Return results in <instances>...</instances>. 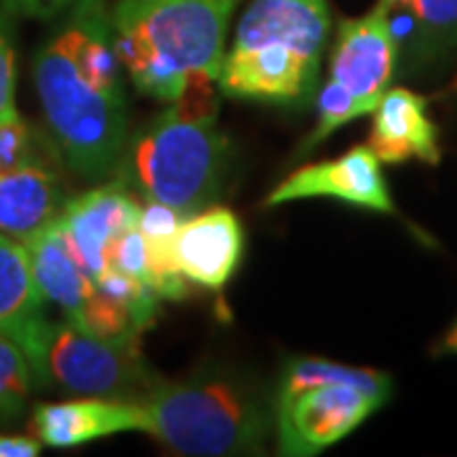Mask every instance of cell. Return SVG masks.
<instances>
[{
  "label": "cell",
  "mask_w": 457,
  "mask_h": 457,
  "mask_svg": "<svg viewBox=\"0 0 457 457\" xmlns=\"http://www.w3.org/2000/svg\"><path fill=\"white\" fill-rule=\"evenodd\" d=\"M117 173L120 183L135 186L147 201L188 219L221 196L228 140L216 125V112L170 102L128 140Z\"/></svg>",
  "instance_id": "cell-5"
},
{
  "label": "cell",
  "mask_w": 457,
  "mask_h": 457,
  "mask_svg": "<svg viewBox=\"0 0 457 457\" xmlns=\"http://www.w3.org/2000/svg\"><path fill=\"white\" fill-rule=\"evenodd\" d=\"M411 59L432 62L457 46V0H411Z\"/></svg>",
  "instance_id": "cell-19"
},
{
  "label": "cell",
  "mask_w": 457,
  "mask_h": 457,
  "mask_svg": "<svg viewBox=\"0 0 457 457\" xmlns=\"http://www.w3.org/2000/svg\"><path fill=\"white\" fill-rule=\"evenodd\" d=\"M23 245L29 249L33 278H36V285L44 295V300L54 303L64 312L69 323H77V318L82 315L84 305L89 303L97 285L69 252L59 224L51 221L49 227L33 234Z\"/></svg>",
  "instance_id": "cell-16"
},
{
  "label": "cell",
  "mask_w": 457,
  "mask_h": 457,
  "mask_svg": "<svg viewBox=\"0 0 457 457\" xmlns=\"http://www.w3.org/2000/svg\"><path fill=\"white\" fill-rule=\"evenodd\" d=\"M132 399L143 411V432L179 455H260L275 425V409L257 386L219 371L155 378Z\"/></svg>",
  "instance_id": "cell-4"
},
{
  "label": "cell",
  "mask_w": 457,
  "mask_h": 457,
  "mask_svg": "<svg viewBox=\"0 0 457 457\" xmlns=\"http://www.w3.org/2000/svg\"><path fill=\"white\" fill-rule=\"evenodd\" d=\"M341 198L351 206L394 213L392 196L381 173V161L369 145L353 147L338 161L297 168L267 196L264 206H282L300 198Z\"/></svg>",
  "instance_id": "cell-9"
},
{
  "label": "cell",
  "mask_w": 457,
  "mask_h": 457,
  "mask_svg": "<svg viewBox=\"0 0 457 457\" xmlns=\"http://www.w3.org/2000/svg\"><path fill=\"white\" fill-rule=\"evenodd\" d=\"M33 161V137L23 120L0 122V173Z\"/></svg>",
  "instance_id": "cell-23"
},
{
  "label": "cell",
  "mask_w": 457,
  "mask_h": 457,
  "mask_svg": "<svg viewBox=\"0 0 457 457\" xmlns=\"http://www.w3.org/2000/svg\"><path fill=\"white\" fill-rule=\"evenodd\" d=\"M396 51L392 5L381 0L366 16L348 18L338 26L328 82L343 87L363 114L374 112L392 82Z\"/></svg>",
  "instance_id": "cell-8"
},
{
  "label": "cell",
  "mask_w": 457,
  "mask_h": 457,
  "mask_svg": "<svg viewBox=\"0 0 457 457\" xmlns=\"http://www.w3.org/2000/svg\"><path fill=\"white\" fill-rule=\"evenodd\" d=\"M16 107V44L11 26L0 13V122H18Z\"/></svg>",
  "instance_id": "cell-22"
},
{
  "label": "cell",
  "mask_w": 457,
  "mask_h": 457,
  "mask_svg": "<svg viewBox=\"0 0 457 457\" xmlns=\"http://www.w3.org/2000/svg\"><path fill=\"white\" fill-rule=\"evenodd\" d=\"M33 84L62 161L87 180L112 176L128 145V102L104 0L69 8L33 56Z\"/></svg>",
  "instance_id": "cell-1"
},
{
  "label": "cell",
  "mask_w": 457,
  "mask_h": 457,
  "mask_svg": "<svg viewBox=\"0 0 457 457\" xmlns=\"http://www.w3.org/2000/svg\"><path fill=\"white\" fill-rule=\"evenodd\" d=\"M384 402L353 384H320L275 402L282 455L308 457L351 435Z\"/></svg>",
  "instance_id": "cell-7"
},
{
  "label": "cell",
  "mask_w": 457,
  "mask_h": 457,
  "mask_svg": "<svg viewBox=\"0 0 457 457\" xmlns=\"http://www.w3.org/2000/svg\"><path fill=\"white\" fill-rule=\"evenodd\" d=\"M442 351H445V353H457V320L455 326L447 330V336H445V341H442Z\"/></svg>",
  "instance_id": "cell-26"
},
{
  "label": "cell",
  "mask_w": 457,
  "mask_h": 457,
  "mask_svg": "<svg viewBox=\"0 0 457 457\" xmlns=\"http://www.w3.org/2000/svg\"><path fill=\"white\" fill-rule=\"evenodd\" d=\"M183 219L186 216L155 201H147L145 209H140L137 227L145 239L147 285L158 293L161 300H183L188 295L186 275L180 272L173 246Z\"/></svg>",
  "instance_id": "cell-17"
},
{
  "label": "cell",
  "mask_w": 457,
  "mask_h": 457,
  "mask_svg": "<svg viewBox=\"0 0 457 457\" xmlns=\"http://www.w3.org/2000/svg\"><path fill=\"white\" fill-rule=\"evenodd\" d=\"M173 246L186 279L219 293L237 272L245 252L242 221L228 209L194 213L183 219Z\"/></svg>",
  "instance_id": "cell-12"
},
{
  "label": "cell",
  "mask_w": 457,
  "mask_h": 457,
  "mask_svg": "<svg viewBox=\"0 0 457 457\" xmlns=\"http://www.w3.org/2000/svg\"><path fill=\"white\" fill-rule=\"evenodd\" d=\"M239 0H120L114 49L137 92L176 102L188 82H216Z\"/></svg>",
  "instance_id": "cell-2"
},
{
  "label": "cell",
  "mask_w": 457,
  "mask_h": 457,
  "mask_svg": "<svg viewBox=\"0 0 457 457\" xmlns=\"http://www.w3.org/2000/svg\"><path fill=\"white\" fill-rule=\"evenodd\" d=\"M320 384H353L363 392L378 396L381 402L392 396V378L381 371L356 369V366H345V363L328 359H293L287 361L285 371L279 376L275 402L312 389V386H320Z\"/></svg>",
  "instance_id": "cell-18"
},
{
  "label": "cell",
  "mask_w": 457,
  "mask_h": 457,
  "mask_svg": "<svg viewBox=\"0 0 457 457\" xmlns=\"http://www.w3.org/2000/svg\"><path fill=\"white\" fill-rule=\"evenodd\" d=\"M328 33V0H252L221 62V95L264 104L311 102Z\"/></svg>",
  "instance_id": "cell-3"
},
{
  "label": "cell",
  "mask_w": 457,
  "mask_h": 457,
  "mask_svg": "<svg viewBox=\"0 0 457 457\" xmlns=\"http://www.w3.org/2000/svg\"><path fill=\"white\" fill-rule=\"evenodd\" d=\"M140 204L128 194L125 183H107L82 196L69 198L56 224L69 252L84 272L97 282L107 270V249L114 239L137 224Z\"/></svg>",
  "instance_id": "cell-10"
},
{
  "label": "cell",
  "mask_w": 457,
  "mask_h": 457,
  "mask_svg": "<svg viewBox=\"0 0 457 457\" xmlns=\"http://www.w3.org/2000/svg\"><path fill=\"white\" fill-rule=\"evenodd\" d=\"M31 425L41 445L64 450L120 432H143L145 422L132 396H82L36 404Z\"/></svg>",
  "instance_id": "cell-11"
},
{
  "label": "cell",
  "mask_w": 457,
  "mask_h": 457,
  "mask_svg": "<svg viewBox=\"0 0 457 457\" xmlns=\"http://www.w3.org/2000/svg\"><path fill=\"white\" fill-rule=\"evenodd\" d=\"M41 453L38 437L26 435H0V457H36Z\"/></svg>",
  "instance_id": "cell-25"
},
{
  "label": "cell",
  "mask_w": 457,
  "mask_h": 457,
  "mask_svg": "<svg viewBox=\"0 0 457 457\" xmlns=\"http://www.w3.org/2000/svg\"><path fill=\"white\" fill-rule=\"evenodd\" d=\"M69 201L64 183L51 165L29 161L0 173V231L18 242H29Z\"/></svg>",
  "instance_id": "cell-15"
},
{
  "label": "cell",
  "mask_w": 457,
  "mask_h": 457,
  "mask_svg": "<svg viewBox=\"0 0 457 457\" xmlns=\"http://www.w3.org/2000/svg\"><path fill=\"white\" fill-rule=\"evenodd\" d=\"M23 242L0 231V333L16 341L31 363L49 318Z\"/></svg>",
  "instance_id": "cell-14"
},
{
  "label": "cell",
  "mask_w": 457,
  "mask_h": 457,
  "mask_svg": "<svg viewBox=\"0 0 457 457\" xmlns=\"http://www.w3.org/2000/svg\"><path fill=\"white\" fill-rule=\"evenodd\" d=\"M107 267H112L117 272L147 285L145 239H143V231H140L137 224L128 228V231H122L110 245V249H107Z\"/></svg>",
  "instance_id": "cell-21"
},
{
  "label": "cell",
  "mask_w": 457,
  "mask_h": 457,
  "mask_svg": "<svg viewBox=\"0 0 457 457\" xmlns=\"http://www.w3.org/2000/svg\"><path fill=\"white\" fill-rule=\"evenodd\" d=\"M33 389L31 363L23 348L0 333V422H18Z\"/></svg>",
  "instance_id": "cell-20"
},
{
  "label": "cell",
  "mask_w": 457,
  "mask_h": 457,
  "mask_svg": "<svg viewBox=\"0 0 457 457\" xmlns=\"http://www.w3.org/2000/svg\"><path fill=\"white\" fill-rule=\"evenodd\" d=\"M386 3H389L392 8H394V5H402V8H407V5H409V3H411V0H386Z\"/></svg>",
  "instance_id": "cell-27"
},
{
  "label": "cell",
  "mask_w": 457,
  "mask_h": 457,
  "mask_svg": "<svg viewBox=\"0 0 457 457\" xmlns=\"http://www.w3.org/2000/svg\"><path fill=\"white\" fill-rule=\"evenodd\" d=\"M33 386L77 396H137L158 378L143 361L140 345L102 341L66 318L49 320L31 361Z\"/></svg>",
  "instance_id": "cell-6"
},
{
  "label": "cell",
  "mask_w": 457,
  "mask_h": 457,
  "mask_svg": "<svg viewBox=\"0 0 457 457\" xmlns=\"http://www.w3.org/2000/svg\"><path fill=\"white\" fill-rule=\"evenodd\" d=\"M77 0H0L3 11L11 16L38 18V21H49L59 13L69 11Z\"/></svg>",
  "instance_id": "cell-24"
},
{
  "label": "cell",
  "mask_w": 457,
  "mask_h": 457,
  "mask_svg": "<svg viewBox=\"0 0 457 457\" xmlns=\"http://www.w3.org/2000/svg\"><path fill=\"white\" fill-rule=\"evenodd\" d=\"M369 147L381 163H407L409 158L440 163L437 128L427 114V99L404 87L386 89L374 107Z\"/></svg>",
  "instance_id": "cell-13"
}]
</instances>
